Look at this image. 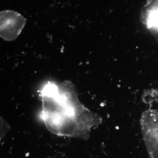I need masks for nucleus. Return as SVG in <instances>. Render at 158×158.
<instances>
[{"label":"nucleus","mask_w":158,"mask_h":158,"mask_svg":"<svg viewBox=\"0 0 158 158\" xmlns=\"http://www.w3.org/2000/svg\"><path fill=\"white\" fill-rule=\"evenodd\" d=\"M27 20L16 11L4 10L0 13V36L7 41L16 39L25 26Z\"/></svg>","instance_id":"f257e3e1"},{"label":"nucleus","mask_w":158,"mask_h":158,"mask_svg":"<svg viewBox=\"0 0 158 158\" xmlns=\"http://www.w3.org/2000/svg\"><path fill=\"white\" fill-rule=\"evenodd\" d=\"M9 124L6 122L3 118H1V137H4V136L9 131Z\"/></svg>","instance_id":"f03ea898"},{"label":"nucleus","mask_w":158,"mask_h":158,"mask_svg":"<svg viewBox=\"0 0 158 158\" xmlns=\"http://www.w3.org/2000/svg\"><path fill=\"white\" fill-rule=\"evenodd\" d=\"M156 1H157V2H158V0H156Z\"/></svg>","instance_id":"7ed1b4c3"}]
</instances>
